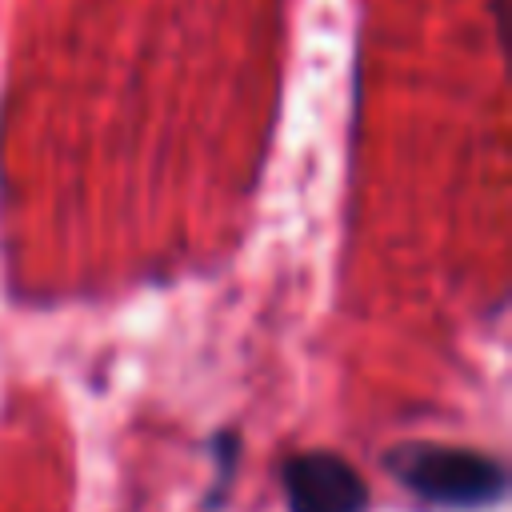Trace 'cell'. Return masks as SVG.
<instances>
[{"instance_id": "1", "label": "cell", "mask_w": 512, "mask_h": 512, "mask_svg": "<svg viewBox=\"0 0 512 512\" xmlns=\"http://www.w3.org/2000/svg\"><path fill=\"white\" fill-rule=\"evenodd\" d=\"M384 468L400 488L440 508H484L508 492L504 464L476 448L400 444L384 456Z\"/></svg>"}, {"instance_id": "2", "label": "cell", "mask_w": 512, "mask_h": 512, "mask_svg": "<svg viewBox=\"0 0 512 512\" xmlns=\"http://www.w3.org/2000/svg\"><path fill=\"white\" fill-rule=\"evenodd\" d=\"M288 512H364L368 484L336 452H296L280 464Z\"/></svg>"}]
</instances>
